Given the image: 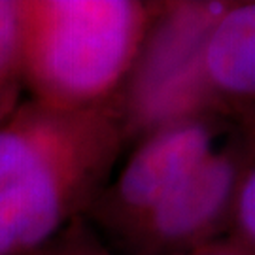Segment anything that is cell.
I'll return each instance as SVG.
<instances>
[{
    "label": "cell",
    "mask_w": 255,
    "mask_h": 255,
    "mask_svg": "<svg viewBox=\"0 0 255 255\" xmlns=\"http://www.w3.org/2000/svg\"><path fill=\"white\" fill-rule=\"evenodd\" d=\"M204 76L223 116L255 121V0L229 2L204 47Z\"/></svg>",
    "instance_id": "8992f818"
},
{
    "label": "cell",
    "mask_w": 255,
    "mask_h": 255,
    "mask_svg": "<svg viewBox=\"0 0 255 255\" xmlns=\"http://www.w3.org/2000/svg\"><path fill=\"white\" fill-rule=\"evenodd\" d=\"M161 2L21 0L23 68L30 99L59 110L114 102Z\"/></svg>",
    "instance_id": "7a4b0ae2"
},
{
    "label": "cell",
    "mask_w": 255,
    "mask_h": 255,
    "mask_svg": "<svg viewBox=\"0 0 255 255\" xmlns=\"http://www.w3.org/2000/svg\"><path fill=\"white\" fill-rule=\"evenodd\" d=\"M28 255H118L106 244L85 218L74 219L70 225L49 238L46 244Z\"/></svg>",
    "instance_id": "9c48e42d"
},
{
    "label": "cell",
    "mask_w": 255,
    "mask_h": 255,
    "mask_svg": "<svg viewBox=\"0 0 255 255\" xmlns=\"http://www.w3.org/2000/svg\"><path fill=\"white\" fill-rule=\"evenodd\" d=\"M235 123L237 119L214 112L174 121L142 136L85 219L112 242L182 182Z\"/></svg>",
    "instance_id": "5b68a950"
},
{
    "label": "cell",
    "mask_w": 255,
    "mask_h": 255,
    "mask_svg": "<svg viewBox=\"0 0 255 255\" xmlns=\"http://www.w3.org/2000/svg\"><path fill=\"white\" fill-rule=\"evenodd\" d=\"M219 242L235 255H255V149L238 185L225 240Z\"/></svg>",
    "instance_id": "ba28073f"
},
{
    "label": "cell",
    "mask_w": 255,
    "mask_h": 255,
    "mask_svg": "<svg viewBox=\"0 0 255 255\" xmlns=\"http://www.w3.org/2000/svg\"><path fill=\"white\" fill-rule=\"evenodd\" d=\"M125 146L118 99L87 110L21 102L0 125V255H28L85 218Z\"/></svg>",
    "instance_id": "6da1fadb"
},
{
    "label": "cell",
    "mask_w": 255,
    "mask_h": 255,
    "mask_svg": "<svg viewBox=\"0 0 255 255\" xmlns=\"http://www.w3.org/2000/svg\"><path fill=\"white\" fill-rule=\"evenodd\" d=\"M23 91L21 0H0V125L21 106Z\"/></svg>",
    "instance_id": "52a82bcc"
},
{
    "label": "cell",
    "mask_w": 255,
    "mask_h": 255,
    "mask_svg": "<svg viewBox=\"0 0 255 255\" xmlns=\"http://www.w3.org/2000/svg\"><path fill=\"white\" fill-rule=\"evenodd\" d=\"M255 149V121H237L191 172L110 244L118 255H182L225 235Z\"/></svg>",
    "instance_id": "277c9868"
},
{
    "label": "cell",
    "mask_w": 255,
    "mask_h": 255,
    "mask_svg": "<svg viewBox=\"0 0 255 255\" xmlns=\"http://www.w3.org/2000/svg\"><path fill=\"white\" fill-rule=\"evenodd\" d=\"M182 255H235L227 246H223L221 242H214V244H208V246H202V248H197V250H193V252H187V254H182Z\"/></svg>",
    "instance_id": "30bf717a"
},
{
    "label": "cell",
    "mask_w": 255,
    "mask_h": 255,
    "mask_svg": "<svg viewBox=\"0 0 255 255\" xmlns=\"http://www.w3.org/2000/svg\"><path fill=\"white\" fill-rule=\"evenodd\" d=\"M229 2H161L118 104L127 144L155 128L214 114L204 76V47Z\"/></svg>",
    "instance_id": "3957f363"
}]
</instances>
